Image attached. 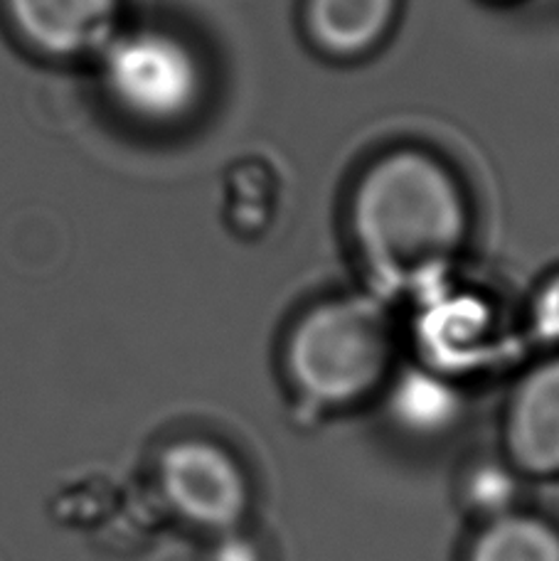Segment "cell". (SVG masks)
<instances>
[{
  "mask_svg": "<svg viewBox=\"0 0 559 561\" xmlns=\"http://www.w3.org/2000/svg\"><path fill=\"white\" fill-rule=\"evenodd\" d=\"M353 227L385 286L429 288L464 242L466 205L444 165L419 150H399L363 178Z\"/></svg>",
  "mask_w": 559,
  "mask_h": 561,
  "instance_id": "cell-1",
  "label": "cell"
},
{
  "mask_svg": "<svg viewBox=\"0 0 559 561\" xmlns=\"http://www.w3.org/2000/svg\"><path fill=\"white\" fill-rule=\"evenodd\" d=\"M286 359L294 385L311 402L345 407L383 382L392 337L377 306L361 298L331 300L298 320Z\"/></svg>",
  "mask_w": 559,
  "mask_h": 561,
  "instance_id": "cell-2",
  "label": "cell"
},
{
  "mask_svg": "<svg viewBox=\"0 0 559 561\" xmlns=\"http://www.w3.org/2000/svg\"><path fill=\"white\" fill-rule=\"evenodd\" d=\"M104 82L126 112L171 122L195 104L203 77L181 39L146 30L106 45Z\"/></svg>",
  "mask_w": 559,
  "mask_h": 561,
  "instance_id": "cell-3",
  "label": "cell"
},
{
  "mask_svg": "<svg viewBox=\"0 0 559 561\" xmlns=\"http://www.w3.org/2000/svg\"><path fill=\"white\" fill-rule=\"evenodd\" d=\"M158 478L175 513L199 529L229 533L247 515V473L213 440H175L158 460Z\"/></svg>",
  "mask_w": 559,
  "mask_h": 561,
  "instance_id": "cell-4",
  "label": "cell"
},
{
  "mask_svg": "<svg viewBox=\"0 0 559 561\" xmlns=\"http://www.w3.org/2000/svg\"><path fill=\"white\" fill-rule=\"evenodd\" d=\"M13 27L45 55L72 57L112 37L116 0H3Z\"/></svg>",
  "mask_w": 559,
  "mask_h": 561,
  "instance_id": "cell-5",
  "label": "cell"
},
{
  "mask_svg": "<svg viewBox=\"0 0 559 561\" xmlns=\"http://www.w3.org/2000/svg\"><path fill=\"white\" fill-rule=\"evenodd\" d=\"M511 458L533 476L559 473V357L527 375L507 409Z\"/></svg>",
  "mask_w": 559,
  "mask_h": 561,
  "instance_id": "cell-6",
  "label": "cell"
},
{
  "mask_svg": "<svg viewBox=\"0 0 559 561\" xmlns=\"http://www.w3.org/2000/svg\"><path fill=\"white\" fill-rule=\"evenodd\" d=\"M395 0H311L313 35L338 55H355L385 33Z\"/></svg>",
  "mask_w": 559,
  "mask_h": 561,
  "instance_id": "cell-7",
  "label": "cell"
},
{
  "mask_svg": "<svg viewBox=\"0 0 559 561\" xmlns=\"http://www.w3.org/2000/svg\"><path fill=\"white\" fill-rule=\"evenodd\" d=\"M468 561H559V533L540 517L498 515L478 535Z\"/></svg>",
  "mask_w": 559,
  "mask_h": 561,
  "instance_id": "cell-8",
  "label": "cell"
},
{
  "mask_svg": "<svg viewBox=\"0 0 559 561\" xmlns=\"http://www.w3.org/2000/svg\"><path fill=\"white\" fill-rule=\"evenodd\" d=\"M537 318H540L543 333L559 337V276L552 278L550 286L543 290L540 306H537Z\"/></svg>",
  "mask_w": 559,
  "mask_h": 561,
  "instance_id": "cell-9",
  "label": "cell"
},
{
  "mask_svg": "<svg viewBox=\"0 0 559 561\" xmlns=\"http://www.w3.org/2000/svg\"><path fill=\"white\" fill-rule=\"evenodd\" d=\"M213 561H262V557H259L252 542H247L242 537L227 535L223 539V545L215 549Z\"/></svg>",
  "mask_w": 559,
  "mask_h": 561,
  "instance_id": "cell-10",
  "label": "cell"
}]
</instances>
